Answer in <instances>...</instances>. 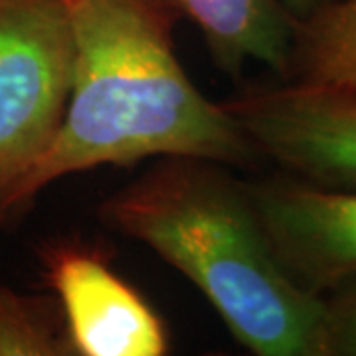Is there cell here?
<instances>
[{
  "instance_id": "6da1fadb",
  "label": "cell",
  "mask_w": 356,
  "mask_h": 356,
  "mask_svg": "<svg viewBox=\"0 0 356 356\" xmlns=\"http://www.w3.org/2000/svg\"><path fill=\"white\" fill-rule=\"evenodd\" d=\"M74 72L48 149L16 184L6 210L60 178L153 156L248 166L259 153L222 103L206 99L175 51L170 0H65Z\"/></svg>"
},
{
  "instance_id": "7a4b0ae2",
  "label": "cell",
  "mask_w": 356,
  "mask_h": 356,
  "mask_svg": "<svg viewBox=\"0 0 356 356\" xmlns=\"http://www.w3.org/2000/svg\"><path fill=\"white\" fill-rule=\"evenodd\" d=\"M102 220L180 271L254 355L329 356L325 295L281 264L248 184L220 163L161 156L102 204Z\"/></svg>"
},
{
  "instance_id": "3957f363",
  "label": "cell",
  "mask_w": 356,
  "mask_h": 356,
  "mask_svg": "<svg viewBox=\"0 0 356 356\" xmlns=\"http://www.w3.org/2000/svg\"><path fill=\"white\" fill-rule=\"evenodd\" d=\"M74 32L65 0H0V204L48 149L65 113Z\"/></svg>"
},
{
  "instance_id": "277c9868",
  "label": "cell",
  "mask_w": 356,
  "mask_h": 356,
  "mask_svg": "<svg viewBox=\"0 0 356 356\" xmlns=\"http://www.w3.org/2000/svg\"><path fill=\"white\" fill-rule=\"evenodd\" d=\"M222 105L259 156L318 188L356 191V91L293 79Z\"/></svg>"
},
{
  "instance_id": "5b68a950",
  "label": "cell",
  "mask_w": 356,
  "mask_h": 356,
  "mask_svg": "<svg viewBox=\"0 0 356 356\" xmlns=\"http://www.w3.org/2000/svg\"><path fill=\"white\" fill-rule=\"evenodd\" d=\"M44 273L62 307L76 356H163L168 332L163 318L123 281L102 254L54 245Z\"/></svg>"
},
{
  "instance_id": "8992f818",
  "label": "cell",
  "mask_w": 356,
  "mask_h": 356,
  "mask_svg": "<svg viewBox=\"0 0 356 356\" xmlns=\"http://www.w3.org/2000/svg\"><path fill=\"white\" fill-rule=\"evenodd\" d=\"M267 238L295 280L325 295L356 275V191L307 182L248 184Z\"/></svg>"
},
{
  "instance_id": "52a82bcc",
  "label": "cell",
  "mask_w": 356,
  "mask_h": 356,
  "mask_svg": "<svg viewBox=\"0 0 356 356\" xmlns=\"http://www.w3.org/2000/svg\"><path fill=\"white\" fill-rule=\"evenodd\" d=\"M170 2L200 28L212 62L224 74L240 76L248 62H259L289 77L295 20L281 0Z\"/></svg>"
},
{
  "instance_id": "ba28073f",
  "label": "cell",
  "mask_w": 356,
  "mask_h": 356,
  "mask_svg": "<svg viewBox=\"0 0 356 356\" xmlns=\"http://www.w3.org/2000/svg\"><path fill=\"white\" fill-rule=\"evenodd\" d=\"M289 76L356 91V0H332L295 22Z\"/></svg>"
},
{
  "instance_id": "9c48e42d",
  "label": "cell",
  "mask_w": 356,
  "mask_h": 356,
  "mask_svg": "<svg viewBox=\"0 0 356 356\" xmlns=\"http://www.w3.org/2000/svg\"><path fill=\"white\" fill-rule=\"evenodd\" d=\"M0 356H76L60 303L0 285Z\"/></svg>"
},
{
  "instance_id": "30bf717a",
  "label": "cell",
  "mask_w": 356,
  "mask_h": 356,
  "mask_svg": "<svg viewBox=\"0 0 356 356\" xmlns=\"http://www.w3.org/2000/svg\"><path fill=\"white\" fill-rule=\"evenodd\" d=\"M329 356H356V275L325 293Z\"/></svg>"
},
{
  "instance_id": "8fae6325",
  "label": "cell",
  "mask_w": 356,
  "mask_h": 356,
  "mask_svg": "<svg viewBox=\"0 0 356 356\" xmlns=\"http://www.w3.org/2000/svg\"><path fill=\"white\" fill-rule=\"evenodd\" d=\"M332 0H281V4L285 6V10L291 14L295 22H303L307 18H311L313 14L318 13L323 6L331 4Z\"/></svg>"
},
{
  "instance_id": "7c38bea8",
  "label": "cell",
  "mask_w": 356,
  "mask_h": 356,
  "mask_svg": "<svg viewBox=\"0 0 356 356\" xmlns=\"http://www.w3.org/2000/svg\"><path fill=\"white\" fill-rule=\"evenodd\" d=\"M6 220V212H4V208H2V204H0V224Z\"/></svg>"
}]
</instances>
